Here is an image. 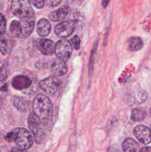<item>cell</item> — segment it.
Returning a JSON list of instances; mask_svg holds the SVG:
<instances>
[{
  "mask_svg": "<svg viewBox=\"0 0 151 152\" xmlns=\"http://www.w3.org/2000/svg\"><path fill=\"white\" fill-rule=\"evenodd\" d=\"M33 114L44 124L48 123L53 117V105L45 95L38 94L33 101Z\"/></svg>",
  "mask_w": 151,
  "mask_h": 152,
  "instance_id": "obj_1",
  "label": "cell"
},
{
  "mask_svg": "<svg viewBox=\"0 0 151 152\" xmlns=\"http://www.w3.org/2000/svg\"><path fill=\"white\" fill-rule=\"evenodd\" d=\"M35 25L33 18H22L20 21L13 20L10 23V32L11 35L19 39L26 38L32 34Z\"/></svg>",
  "mask_w": 151,
  "mask_h": 152,
  "instance_id": "obj_2",
  "label": "cell"
},
{
  "mask_svg": "<svg viewBox=\"0 0 151 152\" xmlns=\"http://www.w3.org/2000/svg\"><path fill=\"white\" fill-rule=\"evenodd\" d=\"M14 134V141L16 147L25 151L30 148L33 144V137L30 132L24 128H17L13 131Z\"/></svg>",
  "mask_w": 151,
  "mask_h": 152,
  "instance_id": "obj_3",
  "label": "cell"
},
{
  "mask_svg": "<svg viewBox=\"0 0 151 152\" xmlns=\"http://www.w3.org/2000/svg\"><path fill=\"white\" fill-rule=\"evenodd\" d=\"M10 9L13 15L22 18H33L34 11L29 0H13Z\"/></svg>",
  "mask_w": 151,
  "mask_h": 152,
  "instance_id": "obj_4",
  "label": "cell"
},
{
  "mask_svg": "<svg viewBox=\"0 0 151 152\" xmlns=\"http://www.w3.org/2000/svg\"><path fill=\"white\" fill-rule=\"evenodd\" d=\"M28 123L30 130H31V132L33 134L36 142L37 143H41L45 138L44 127L46 124L42 123L33 113H31L29 115Z\"/></svg>",
  "mask_w": 151,
  "mask_h": 152,
  "instance_id": "obj_5",
  "label": "cell"
},
{
  "mask_svg": "<svg viewBox=\"0 0 151 152\" xmlns=\"http://www.w3.org/2000/svg\"><path fill=\"white\" fill-rule=\"evenodd\" d=\"M73 52V47L69 41L62 39L58 41L55 45V53L59 59L67 61Z\"/></svg>",
  "mask_w": 151,
  "mask_h": 152,
  "instance_id": "obj_6",
  "label": "cell"
},
{
  "mask_svg": "<svg viewBox=\"0 0 151 152\" xmlns=\"http://www.w3.org/2000/svg\"><path fill=\"white\" fill-rule=\"evenodd\" d=\"M61 83L57 77H50L42 80L39 83V87L44 92L50 96L56 94L60 88Z\"/></svg>",
  "mask_w": 151,
  "mask_h": 152,
  "instance_id": "obj_7",
  "label": "cell"
},
{
  "mask_svg": "<svg viewBox=\"0 0 151 152\" xmlns=\"http://www.w3.org/2000/svg\"><path fill=\"white\" fill-rule=\"evenodd\" d=\"M76 25V20H68L62 22L55 27V34L60 38H67L73 32Z\"/></svg>",
  "mask_w": 151,
  "mask_h": 152,
  "instance_id": "obj_8",
  "label": "cell"
},
{
  "mask_svg": "<svg viewBox=\"0 0 151 152\" xmlns=\"http://www.w3.org/2000/svg\"><path fill=\"white\" fill-rule=\"evenodd\" d=\"M135 136L142 143L149 144L151 142V130L147 126L139 125L136 126L133 131Z\"/></svg>",
  "mask_w": 151,
  "mask_h": 152,
  "instance_id": "obj_9",
  "label": "cell"
},
{
  "mask_svg": "<svg viewBox=\"0 0 151 152\" xmlns=\"http://www.w3.org/2000/svg\"><path fill=\"white\" fill-rule=\"evenodd\" d=\"M36 47L44 55H52L55 53V45L53 41L47 39L37 40Z\"/></svg>",
  "mask_w": 151,
  "mask_h": 152,
  "instance_id": "obj_10",
  "label": "cell"
},
{
  "mask_svg": "<svg viewBox=\"0 0 151 152\" xmlns=\"http://www.w3.org/2000/svg\"><path fill=\"white\" fill-rule=\"evenodd\" d=\"M70 11L71 10L69 6H62L58 10L52 12L49 15V18L53 22H60L68 18V16L70 14Z\"/></svg>",
  "mask_w": 151,
  "mask_h": 152,
  "instance_id": "obj_11",
  "label": "cell"
},
{
  "mask_svg": "<svg viewBox=\"0 0 151 152\" xmlns=\"http://www.w3.org/2000/svg\"><path fill=\"white\" fill-rule=\"evenodd\" d=\"M52 73L56 77H61L65 75L68 71V66L65 61L60 59H56L52 62L50 66Z\"/></svg>",
  "mask_w": 151,
  "mask_h": 152,
  "instance_id": "obj_12",
  "label": "cell"
},
{
  "mask_svg": "<svg viewBox=\"0 0 151 152\" xmlns=\"http://www.w3.org/2000/svg\"><path fill=\"white\" fill-rule=\"evenodd\" d=\"M30 79L26 76L19 75L15 77L12 80V86L16 90H23L28 88L31 86Z\"/></svg>",
  "mask_w": 151,
  "mask_h": 152,
  "instance_id": "obj_13",
  "label": "cell"
},
{
  "mask_svg": "<svg viewBox=\"0 0 151 152\" xmlns=\"http://www.w3.org/2000/svg\"><path fill=\"white\" fill-rule=\"evenodd\" d=\"M51 31V25L50 22L45 19H40L37 24V33L41 37H45Z\"/></svg>",
  "mask_w": 151,
  "mask_h": 152,
  "instance_id": "obj_14",
  "label": "cell"
},
{
  "mask_svg": "<svg viewBox=\"0 0 151 152\" xmlns=\"http://www.w3.org/2000/svg\"><path fill=\"white\" fill-rule=\"evenodd\" d=\"M124 152H138L139 145L132 138H126L122 143Z\"/></svg>",
  "mask_w": 151,
  "mask_h": 152,
  "instance_id": "obj_15",
  "label": "cell"
},
{
  "mask_svg": "<svg viewBox=\"0 0 151 152\" xmlns=\"http://www.w3.org/2000/svg\"><path fill=\"white\" fill-rule=\"evenodd\" d=\"M143 41L140 37H133L128 39V48L129 50L131 51L139 50L143 47Z\"/></svg>",
  "mask_w": 151,
  "mask_h": 152,
  "instance_id": "obj_16",
  "label": "cell"
},
{
  "mask_svg": "<svg viewBox=\"0 0 151 152\" xmlns=\"http://www.w3.org/2000/svg\"><path fill=\"white\" fill-rule=\"evenodd\" d=\"M28 105H29V103L25 98L20 97V96H16L13 99V105L16 107L18 111H21V112H24V111H26Z\"/></svg>",
  "mask_w": 151,
  "mask_h": 152,
  "instance_id": "obj_17",
  "label": "cell"
},
{
  "mask_svg": "<svg viewBox=\"0 0 151 152\" xmlns=\"http://www.w3.org/2000/svg\"><path fill=\"white\" fill-rule=\"evenodd\" d=\"M12 48V42L7 37L0 38V52L2 54H7L10 51Z\"/></svg>",
  "mask_w": 151,
  "mask_h": 152,
  "instance_id": "obj_18",
  "label": "cell"
},
{
  "mask_svg": "<svg viewBox=\"0 0 151 152\" xmlns=\"http://www.w3.org/2000/svg\"><path fill=\"white\" fill-rule=\"evenodd\" d=\"M146 111L142 108H134L132 110L131 120L135 122H139L143 120L146 117Z\"/></svg>",
  "mask_w": 151,
  "mask_h": 152,
  "instance_id": "obj_19",
  "label": "cell"
},
{
  "mask_svg": "<svg viewBox=\"0 0 151 152\" xmlns=\"http://www.w3.org/2000/svg\"><path fill=\"white\" fill-rule=\"evenodd\" d=\"M147 99V94L145 91L140 89L135 94V102L137 104H142Z\"/></svg>",
  "mask_w": 151,
  "mask_h": 152,
  "instance_id": "obj_20",
  "label": "cell"
},
{
  "mask_svg": "<svg viewBox=\"0 0 151 152\" xmlns=\"http://www.w3.org/2000/svg\"><path fill=\"white\" fill-rule=\"evenodd\" d=\"M8 74V64H7V62H5V63L3 64V65L0 68V81L3 82L7 80Z\"/></svg>",
  "mask_w": 151,
  "mask_h": 152,
  "instance_id": "obj_21",
  "label": "cell"
},
{
  "mask_svg": "<svg viewBox=\"0 0 151 152\" xmlns=\"http://www.w3.org/2000/svg\"><path fill=\"white\" fill-rule=\"evenodd\" d=\"M6 24L7 21L5 16L2 13H0V38H1L5 33Z\"/></svg>",
  "mask_w": 151,
  "mask_h": 152,
  "instance_id": "obj_22",
  "label": "cell"
},
{
  "mask_svg": "<svg viewBox=\"0 0 151 152\" xmlns=\"http://www.w3.org/2000/svg\"><path fill=\"white\" fill-rule=\"evenodd\" d=\"M71 44L73 46L74 49L76 50H78L80 48V45H81V40H80L79 37L78 36H74L73 38L71 39Z\"/></svg>",
  "mask_w": 151,
  "mask_h": 152,
  "instance_id": "obj_23",
  "label": "cell"
},
{
  "mask_svg": "<svg viewBox=\"0 0 151 152\" xmlns=\"http://www.w3.org/2000/svg\"><path fill=\"white\" fill-rule=\"evenodd\" d=\"M30 1L32 3L33 5H34L38 9L42 8L44 6V4H45L44 0H30Z\"/></svg>",
  "mask_w": 151,
  "mask_h": 152,
  "instance_id": "obj_24",
  "label": "cell"
},
{
  "mask_svg": "<svg viewBox=\"0 0 151 152\" xmlns=\"http://www.w3.org/2000/svg\"><path fill=\"white\" fill-rule=\"evenodd\" d=\"M47 5L49 7H56L61 4L62 0H44Z\"/></svg>",
  "mask_w": 151,
  "mask_h": 152,
  "instance_id": "obj_25",
  "label": "cell"
},
{
  "mask_svg": "<svg viewBox=\"0 0 151 152\" xmlns=\"http://www.w3.org/2000/svg\"><path fill=\"white\" fill-rule=\"evenodd\" d=\"M96 45H97V42H96V45H95L94 50L92 51L91 56H90V65H89V72H90V73H91V71H92V68H93V61L94 60V59H93V55L94 54L95 50H96Z\"/></svg>",
  "mask_w": 151,
  "mask_h": 152,
  "instance_id": "obj_26",
  "label": "cell"
},
{
  "mask_svg": "<svg viewBox=\"0 0 151 152\" xmlns=\"http://www.w3.org/2000/svg\"><path fill=\"white\" fill-rule=\"evenodd\" d=\"M139 152H151V147H143Z\"/></svg>",
  "mask_w": 151,
  "mask_h": 152,
  "instance_id": "obj_27",
  "label": "cell"
},
{
  "mask_svg": "<svg viewBox=\"0 0 151 152\" xmlns=\"http://www.w3.org/2000/svg\"><path fill=\"white\" fill-rule=\"evenodd\" d=\"M110 2V0H102V6H103L104 8L107 7V6L108 5Z\"/></svg>",
  "mask_w": 151,
  "mask_h": 152,
  "instance_id": "obj_28",
  "label": "cell"
},
{
  "mask_svg": "<svg viewBox=\"0 0 151 152\" xmlns=\"http://www.w3.org/2000/svg\"><path fill=\"white\" fill-rule=\"evenodd\" d=\"M10 152H22V150L19 149V148H17V147H14V148H12Z\"/></svg>",
  "mask_w": 151,
  "mask_h": 152,
  "instance_id": "obj_29",
  "label": "cell"
},
{
  "mask_svg": "<svg viewBox=\"0 0 151 152\" xmlns=\"http://www.w3.org/2000/svg\"><path fill=\"white\" fill-rule=\"evenodd\" d=\"M65 1H66L67 2H68V3H71V2H73V0H65Z\"/></svg>",
  "mask_w": 151,
  "mask_h": 152,
  "instance_id": "obj_30",
  "label": "cell"
},
{
  "mask_svg": "<svg viewBox=\"0 0 151 152\" xmlns=\"http://www.w3.org/2000/svg\"><path fill=\"white\" fill-rule=\"evenodd\" d=\"M0 102H1V96H0Z\"/></svg>",
  "mask_w": 151,
  "mask_h": 152,
  "instance_id": "obj_31",
  "label": "cell"
},
{
  "mask_svg": "<svg viewBox=\"0 0 151 152\" xmlns=\"http://www.w3.org/2000/svg\"><path fill=\"white\" fill-rule=\"evenodd\" d=\"M150 115H151V108H150Z\"/></svg>",
  "mask_w": 151,
  "mask_h": 152,
  "instance_id": "obj_32",
  "label": "cell"
}]
</instances>
